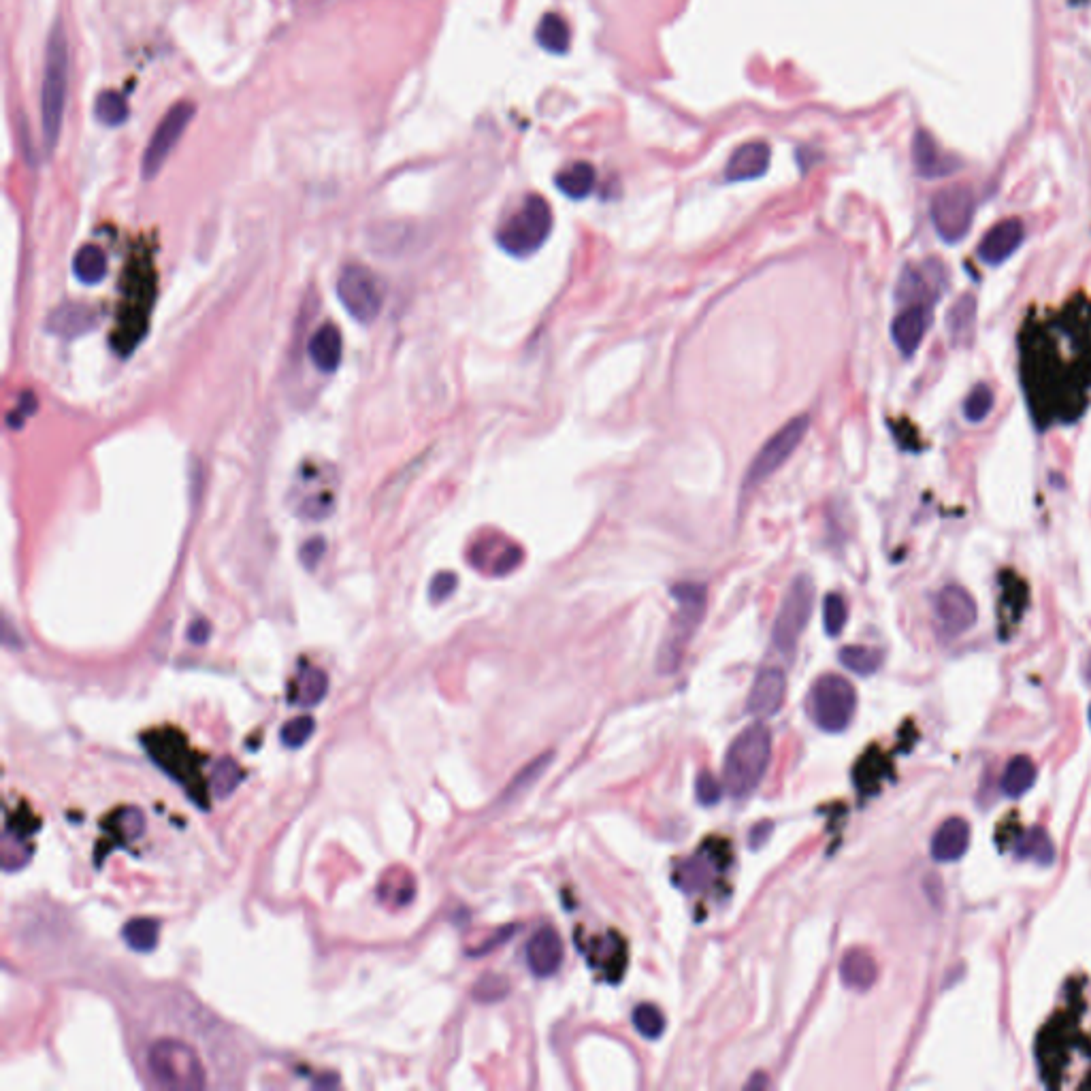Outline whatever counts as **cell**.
Instances as JSON below:
<instances>
[{
    "label": "cell",
    "instance_id": "18",
    "mask_svg": "<svg viewBox=\"0 0 1091 1091\" xmlns=\"http://www.w3.org/2000/svg\"><path fill=\"white\" fill-rule=\"evenodd\" d=\"M1023 241V224L1017 218L1002 220L981 239L979 258L985 265L998 267L1011 258Z\"/></svg>",
    "mask_w": 1091,
    "mask_h": 1091
},
{
    "label": "cell",
    "instance_id": "39",
    "mask_svg": "<svg viewBox=\"0 0 1091 1091\" xmlns=\"http://www.w3.org/2000/svg\"><path fill=\"white\" fill-rule=\"evenodd\" d=\"M128 103L116 90H105L99 94L94 105V116L105 126H122L128 120Z\"/></svg>",
    "mask_w": 1091,
    "mask_h": 1091
},
{
    "label": "cell",
    "instance_id": "31",
    "mask_svg": "<svg viewBox=\"0 0 1091 1091\" xmlns=\"http://www.w3.org/2000/svg\"><path fill=\"white\" fill-rule=\"evenodd\" d=\"M329 693V676L320 667L305 665L295 680V704L312 708L318 706Z\"/></svg>",
    "mask_w": 1091,
    "mask_h": 1091
},
{
    "label": "cell",
    "instance_id": "37",
    "mask_svg": "<svg viewBox=\"0 0 1091 1091\" xmlns=\"http://www.w3.org/2000/svg\"><path fill=\"white\" fill-rule=\"evenodd\" d=\"M107 829L116 836L120 844H126L130 840H137L145 832V817L139 808L124 806L118 812H113L111 821H107Z\"/></svg>",
    "mask_w": 1091,
    "mask_h": 1091
},
{
    "label": "cell",
    "instance_id": "26",
    "mask_svg": "<svg viewBox=\"0 0 1091 1091\" xmlns=\"http://www.w3.org/2000/svg\"><path fill=\"white\" fill-rule=\"evenodd\" d=\"M309 358L312 363L324 371L333 373L341 363V333L335 324H324L314 337L309 339Z\"/></svg>",
    "mask_w": 1091,
    "mask_h": 1091
},
{
    "label": "cell",
    "instance_id": "6",
    "mask_svg": "<svg viewBox=\"0 0 1091 1091\" xmlns=\"http://www.w3.org/2000/svg\"><path fill=\"white\" fill-rule=\"evenodd\" d=\"M552 233V209L542 194H529L514 216L497 231L503 252L527 258L540 250Z\"/></svg>",
    "mask_w": 1091,
    "mask_h": 1091
},
{
    "label": "cell",
    "instance_id": "2",
    "mask_svg": "<svg viewBox=\"0 0 1091 1091\" xmlns=\"http://www.w3.org/2000/svg\"><path fill=\"white\" fill-rule=\"evenodd\" d=\"M772 759V734L770 729L755 723L746 727L742 734L731 742L723 761V787L725 791L744 800L751 795L768 772Z\"/></svg>",
    "mask_w": 1091,
    "mask_h": 1091
},
{
    "label": "cell",
    "instance_id": "12",
    "mask_svg": "<svg viewBox=\"0 0 1091 1091\" xmlns=\"http://www.w3.org/2000/svg\"><path fill=\"white\" fill-rule=\"evenodd\" d=\"M194 111L197 109H194L190 101H182L175 107H171L167 111V116L160 120L143 154V162H141L143 179H154L160 173L162 165H165L167 158L175 150V145L179 143V139H182L184 130L192 122Z\"/></svg>",
    "mask_w": 1091,
    "mask_h": 1091
},
{
    "label": "cell",
    "instance_id": "7",
    "mask_svg": "<svg viewBox=\"0 0 1091 1091\" xmlns=\"http://www.w3.org/2000/svg\"><path fill=\"white\" fill-rule=\"evenodd\" d=\"M857 710V693L849 680L838 674H825L814 682L808 693V714L823 731L838 734L851 725Z\"/></svg>",
    "mask_w": 1091,
    "mask_h": 1091
},
{
    "label": "cell",
    "instance_id": "41",
    "mask_svg": "<svg viewBox=\"0 0 1091 1091\" xmlns=\"http://www.w3.org/2000/svg\"><path fill=\"white\" fill-rule=\"evenodd\" d=\"M633 1025L644 1038L657 1040L665 1032V1015L659 1011L655 1004H640L633 1011Z\"/></svg>",
    "mask_w": 1091,
    "mask_h": 1091
},
{
    "label": "cell",
    "instance_id": "27",
    "mask_svg": "<svg viewBox=\"0 0 1091 1091\" xmlns=\"http://www.w3.org/2000/svg\"><path fill=\"white\" fill-rule=\"evenodd\" d=\"M878 976L874 957L861 949H853L842 957L840 979L842 983L855 991H868Z\"/></svg>",
    "mask_w": 1091,
    "mask_h": 1091
},
{
    "label": "cell",
    "instance_id": "20",
    "mask_svg": "<svg viewBox=\"0 0 1091 1091\" xmlns=\"http://www.w3.org/2000/svg\"><path fill=\"white\" fill-rule=\"evenodd\" d=\"M523 561V550L514 542L503 540H480L471 550V563L480 569H486L493 576H506Z\"/></svg>",
    "mask_w": 1091,
    "mask_h": 1091
},
{
    "label": "cell",
    "instance_id": "45",
    "mask_svg": "<svg viewBox=\"0 0 1091 1091\" xmlns=\"http://www.w3.org/2000/svg\"><path fill=\"white\" fill-rule=\"evenodd\" d=\"M508 991H510V985H508L506 979H503V976L486 974L476 983L474 996L480 1002H497L501 998H506Z\"/></svg>",
    "mask_w": 1091,
    "mask_h": 1091
},
{
    "label": "cell",
    "instance_id": "40",
    "mask_svg": "<svg viewBox=\"0 0 1091 1091\" xmlns=\"http://www.w3.org/2000/svg\"><path fill=\"white\" fill-rule=\"evenodd\" d=\"M241 780H243V772L239 765L231 757H224L222 761L216 763L214 772H211V789H214L216 797L224 800V797L235 793Z\"/></svg>",
    "mask_w": 1091,
    "mask_h": 1091
},
{
    "label": "cell",
    "instance_id": "32",
    "mask_svg": "<svg viewBox=\"0 0 1091 1091\" xmlns=\"http://www.w3.org/2000/svg\"><path fill=\"white\" fill-rule=\"evenodd\" d=\"M1036 763L1025 757V755H1017L1013 757L1011 761H1008L1006 765V772H1004V778H1002V789L1008 797H1021L1028 793L1034 783H1036Z\"/></svg>",
    "mask_w": 1091,
    "mask_h": 1091
},
{
    "label": "cell",
    "instance_id": "47",
    "mask_svg": "<svg viewBox=\"0 0 1091 1091\" xmlns=\"http://www.w3.org/2000/svg\"><path fill=\"white\" fill-rule=\"evenodd\" d=\"M550 759H552V755H550V753H548V755H544V757H540V759H535V761H533V763L529 765V768H525V770H523V774H520V776H518V778L514 780V783H512V787H510V793H516V791H525L527 787L535 785V783H537V778H540V776H542V774L546 772V768H548V763H550Z\"/></svg>",
    "mask_w": 1091,
    "mask_h": 1091
},
{
    "label": "cell",
    "instance_id": "1",
    "mask_svg": "<svg viewBox=\"0 0 1091 1091\" xmlns=\"http://www.w3.org/2000/svg\"><path fill=\"white\" fill-rule=\"evenodd\" d=\"M156 301V271L152 260L137 256L126 271L118 322L111 341L120 354H130L150 327V312Z\"/></svg>",
    "mask_w": 1091,
    "mask_h": 1091
},
{
    "label": "cell",
    "instance_id": "3",
    "mask_svg": "<svg viewBox=\"0 0 1091 1091\" xmlns=\"http://www.w3.org/2000/svg\"><path fill=\"white\" fill-rule=\"evenodd\" d=\"M67 84H69V43L64 35L62 24H56L47 39L45 50V73L41 90V126H43V145L45 152L52 154L60 139L64 103H67Z\"/></svg>",
    "mask_w": 1091,
    "mask_h": 1091
},
{
    "label": "cell",
    "instance_id": "44",
    "mask_svg": "<svg viewBox=\"0 0 1091 1091\" xmlns=\"http://www.w3.org/2000/svg\"><path fill=\"white\" fill-rule=\"evenodd\" d=\"M846 618H849L846 601L838 593L827 595L825 601H823V625H825L827 635L838 638V635L844 629V625H846Z\"/></svg>",
    "mask_w": 1091,
    "mask_h": 1091
},
{
    "label": "cell",
    "instance_id": "21",
    "mask_svg": "<svg viewBox=\"0 0 1091 1091\" xmlns=\"http://www.w3.org/2000/svg\"><path fill=\"white\" fill-rule=\"evenodd\" d=\"M99 324V314L86 303H62L47 318V331L62 339H75L90 333Z\"/></svg>",
    "mask_w": 1091,
    "mask_h": 1091
},
{
    "label": "cell",
    "instance_id": "10",
    "mask_svg": "<svg viewBox=\"0 0 1091 1091\" xmlns=\"http://www.w3.org/2000/svg\"><path fill=\"white\" fill-rule=\"evenodd\" d=\"M812 601H814L812 580L808 576H797L791 582L783 604H780V610L774 621V629H772V642L783 655L795 653V646L797 642H800L802 633L810 621Z\"/></svg>",
    "mask_w": 1091,
    "mask_h": 1091
},
{
    "label": "cell",
    "instance_id": "19",
    "mask_svg": "<svg viewBox=\"0 0 1091 1091\" xmlns=\"http://www.w3.org/2000/svg\"><path fill=\"white\" fill-rule=\"evenodd\" d=\"M725 857L723 851H712V842L708 844V853L699 851L695 857L680 863L674 881L685 891H704L714 881V876L723 872Z\"/></svg>",
    "mask_w": 1091,
    "mask_h": 1091
},
{
    "label": "cell",
    "instance_id": "34",
    "mask_svg": "<svg viewBox=\"0 0 1091 1091\" xmlns=\"http://www.w3.org/2000/svg\"><path fill=\"white\" fill-rule=\"evenodd\" d=\"M535 41L550 54H565L569 50V26L559 13H546L535 30Z\"/></svg>",
    "mask_w": 1091,
    "mask_h": 1091
},
{
    "label": "cell",
    "instance_id": "28",
    "mask_svg": "<svg viewBox=\"0 0 1091 1091\" xmlns=\"http://www.w3.org/2000/svg\"><path fill=\"white\" fill-rule=\"evenodd\" d=\"M887 776H889V761L881 751H878V748H870V751L857 761L853 770L855 787L863 795H874L878 789H881V783Z\"/></svg>",
    "mask_w": 1091,
    "mask_h": 1091
},
{
    "label": "cell",
    "instance_id": "51",
    "mask_svg": "<svg viewBox=\"0 0 1091 1091\" xmlns=\"http://www.w3.org/2000/svg\"><path fill=\"white\" fill-rule=\"evenodd\" d=\"M1089 725H1091V706H1089Z\"/></svg>",
    "mask_w": 1091,
    "mask_h": 1091
},
{
    "label": "cell",
    "instance_id": "49",
    "mask_svg": "<svg viewBox=\"0 0 1091 1091\" xmlns=\"http://www.w3.org/2000/svg\"><path fill=\"white\" fill-rule=\"evenodd\" d=\"M324 555V542L320 540V537H316V540H309L303 548H301V561L305 567L314 569L316 563L320 561V557Z\"/></svg>",
    "mask_w": 1091,
    "mask_h": 1091
},
{
    "label": "cell",
    "instance_id": "13",
    "mask_svg": "<svg viewBox=\"0 0 1091 1091\" xmlns=\"http://www.w3.org/2000/svg\"><path fill=\"white\" fill-rule=\"evenodd\" d=\"M145 746H148L152 759L160 763V768L177 778L186 789L190 787V793L194 795L192 785H199V774L192 765V753L188 751L186 740L169 731V734H152L150 738H145Z\"/></svg>",
    "mask_w": 1091,
    "mask_h": 1091
},
{
    "label": "cell",
    "instance_id": "11",
    "mask_svg": "<svg viewBox=\"0 0 1091 1091\" xmlns=\"http://www.w3.org/2000/svg\"><path fill=\"white\" fill-rule=\"evenodd\" d=\"M932 222L944 243L962 241L974 220V192L966 184L942 188L932 199Z\"/></svg>",
    "mask_w": 1091,
    "mask_h": 1091
},
{
    "label": "cell",
    "instance_id": "30",
    "mask_svg": "<svg viewBox=\"0 0 1091 1091\" xmlns=\"http://www.w3.org/2000/svg\"><path fill=\"white\" fill-rule=\"evenodd\" d=\"M1015 855L1025 861H1034L1038 866H1051L1055 861V846L1047 836L1045 829H1025L1015 842Z\"/></svg>",
    "mask_w": 1091,
    "mask_h": 1091
},
{
    "label": "cell",
    "instance_id": "16",
    "mask_svg": "<svg viewBox=\"0 0 1091 1091\" xmlns=\"http://www.w3.org/2000/svg\"><path fill=\"white\" fill-rule=\"evenodd\" d=\"M932 322L930 303H913L904 307L891 322V339L904 358L915 356Z\"/></svg>",
    "mask_w": 1091,
    "mask_h": 1091
},
{
    "label": "cell",
    "instance_id": "14",
    "mask_svg": "<svg viewBox=\"0 0 1091 1091\" xmlns=\"http://www.w3.org/2000/svg\"><path fill=\"white\" fill-rule=\"evenodd\" d=\"M936 618L944 638H957L976 623V604L962 586H947L936 597Z\"/></svg>",
    "mask_w": 1091,
    "mask_h": 1091
},
{
    "label": "cell",
    "instance_id": "43",
    "mask_svg": "<svg viewBox=\"0 0 1091 1091\" xmlns=\"http://www.w3.org/2000/svg\"><path fill=\"white\" fill-rule=\"evenodd\" d=\"M993 407V390L987 384H976L964 403V416L968 422H983Z\"/></svg>",
    "mask_w": 1091,
    "mask_h": 1091
},
{
    "label": "cell",
    "instance_id": "5",
    "mask_svg": "<svg viewBox=\"0 0 1091 1091\" xmlns=\"http://www.w3.org/2000/svg\"><path fill=\"white\" fill-rule=\"evenodd\" d=\"M145 1066L152 1079L169 1089H203L207 1085V1072L201 1055L184 1040L160 1038L152 1042Z\"/></svg>",
    "mask_w": 1091,
    "mask_h": 1091
},
{
    "label": "cell",
    "instance_id": "25",
    "mask_svg": "<svg viewBox=\"0 0 1091 1091\" xmlns=\"http://www.w3.org/2000/svg\"><path fill=\"white\" fill-rule=\"evenodd\" d=\"M591 964L599 970H604L606 979L610 983H618L627 968V947L625 940L618 934H610L608 938H599L591 944Z\"/></svg>",
    "mask_w": 1091,
    "mask_h": 1091
},
{
    "label": "cell",
    "instance_id": "50",
    "mask_svg": "<svg viewBox=\"0 0 1091 1091\" xmlns=\"http://www.w3.org/2000/svg\"><path fill=\"white\" fill-rule=\"evenodd\" d=\"M209 635H211V625H209L207 621H203V618H199V621H194V623L190 625V629H188V640H190L192 644H197V646L205 644V642L209 640Z\"/></svg>",
    "mask_w": 1091,
    "mask_h": 1091
},
{
    "label": "cell",
    "instance_id": "48",
    "mask_svg": "<svg viewBox=\"0 0 1091 1091\" xmlns=\"http://www.w3.org/2000/svg\"><path fill=\"white\" fill-rule=\"evenodd\" d=\"M457 582H459V578L454 574H450V572L437 574L433 578V582H431V589H429L433 604H442V601H446L454 593V589H457Z\"/></svg>",
    "mask_w": 1091,
    "mask_h": 1091
},
{
    "label": "cell",
    "instance_id": "15",
    "mask_svg": "<svg viewBox=\"0 0 1091 1091\" xmlns=\"http://www.w3.org/2000/svg\"><path fill=\"white\" fill-rule=\"evenodd\" d=\"M787 695V676L780 667H763L755 676V682L748 693L746 710L757 719H770L780 712Z\"/></svg>",
    "mask_w": 1091,
    "mask_h": 1091
},
{
    "label": "cell",
    "instance_id": "36",
    "mask_svg": "<svg viewBox=\"0 0 1091 1091\" xmlns=\"http://www.w3.org/2000/svg\"><path fill=\"white\" fill-rule=\"evenodd\" d=\"M122 938L130 949L137 953H152L158 947L160 938V921L150 917L130 919L122 927Z\"/></svg>",
    "mask_w": 1091,
    "mask_h": 1091
},
{
    "label": "cell",
    "instance_id": "24",
    "mask_svg": "<svg viewBox=\"0 0 1091 1091\" xmlns=\"http://www.w3.org/2000/svg\"><path fill=\"white\" fill-rule=\"evenodd\" d=\"M970 846V825L959 819L951 817L944 821L938 832L932 838V857L940 863H951L962 859Z\"/></svg>",
    "mask_w": 1091,
    "mask_h": 1091
},
{
    "label": "cell",
    "instance_id": "42",
    "mask_svg": "<svg viewBox=\"0 0 1091 1091\" xmlns=\"http://www.w3.org/2000/svg\"><path fill=\"white\" fill-rule=\"evenodd\" d=\"M314 731H316L314 716L303 714V716H297V719L288 721L282 727L280 740L286 748H290V751H297V748H301L309 738L314 736Z\"/></svg>",
    "mask_w": 1091,
    "mask_h": 1091
},
{
    "label": "cell",
    "instance_id": "46",
    "mask_svg": "<svg viewBox=\"0 0 1091 1091\" xmlns=\"http://www.w3.org/2000/svg\"><path fill=\"white\" fill-rule=\"evenodd\" d=\"M695 795H697V800L702 806H714V804H719V800L723 797V785L714 778V774L704 770V772H699V776L695 780Z\"/></svg>",
    "mask_w": 1091,
    "mask_h": 1091
},
{
    "label": "cell",
    "instance_id": "35",
    "mask_svg": "<svg viewBox=\"0 0 1091 1091\" xmlns=\"http://www.w3.org/2000/svg\"><path fill=\"white\" fill-rule=\"evenodd\" d=\"M73 273L75 278L86 286L103 282L107 275L105 252L99 246H84L73 258Z\"/></svg>",
    "mask_w": 1091,
    "mask_h": 1091
},
{
    "label": "cell",
    "instance_id": "29",
    "mask_svg": "<svg viewBox=\"0 0 1091 1091\" xmlns=\"http://www.w3.org/2000/svg\"><path fill=\"white\" fill-rule=\"evenodd\" d=\"M555 184L565 194V197L574 199V201H582V199L589 197V194L595 188V184H597L595 167L589 165V162H582V160L574 162V165L561 169V173L555 177Z\"/></svg>",
    "mask_w": 1091,
    "mask_h": 1091
},
{
    "label": "cell",
    "instance_id": "33",
    "mask_svg": "<svg viewBox=\"0 0 1091 1091\" xmlns=\"http://www.w3.org/2000/svg\"><path fill=\"white\" fill-rule=\"evenodd\" d=\"M974 316H976V299L972 295H962L949 309L947 329L955 346H962L970 341L974 331Z\"/></svg>",
    "mask_w": 1091,
    "mask_h": 1091
},
{
    "label": "cell",
    "instance_id": "17",
    "mask_svg": "<svg viewBox=\"0 0 1091 1091\" xmlns=\"http://www.w3.org/2000/svg\"><path fill=\"white\" fill-rule=\"evenodd\" d=\"M563 955H565L563 940L559 932L552 930V927L548 925L542 927V930H537L527 944V966L535 976H540V979H548V976L559 972L563 964Z\"/></svg>",
    "mask_w": 1091,
    "mask_h": 1091
},
{
    "label": "cell",
    "instance_id": "22",
    "mask_svg": "<svg viewBox=\"0 0 1091 1091\" xmlns=\"http://www.w3.org/2000/svg\"><path fill=\"white\" fill-rule=\"evenodd\" d=\"M770 158H772V150L765 141L744 143L742 148H738L734 154H731L727 162V169H725L727 182H748V179H757L765 175V171H768L770 167Z\"/></svg>",
    "mask_w": 1091,
    "mask_h": 1091
},
{
    "label": "cell",
    "instance_id": "23",
    "mask_svg": "<svg viewBox=\"0 0 1091 1091\" xmlns=\"http://www.w3.org/2000/svg\"><path fill=\"white\" fill-rule=\"evenodd\" d=\"M913 162L917 173L925 179L947 177L959 167L957 160L944 154L938 148V143L932 139V135L925 133V130H917L913 139Z\"/></svg>",
    "mask_w": 1091,
    "mask_h": 1091
},
{
    "label": "cell",
    "instance_id": "8",
    "mask_svg": "<svg viewBox=\"0 0 1091 1091\" xmlns=\"http://www.w3.org/2000/svg\"><path fill=\"white\" fill-rule=\"evenodd\" d=\"M808 427H810V418L806 414L795 416L783 429H778L768 442L763 444V448L757 452V457L753 459L751 467H748L746 471V478L742 482L744 493L755 491V488H759L765 480L774 476L776 471L793 457V452L804 442Z\"/></svg>",
    "mask_w": 1091,
    "mask_h": 1091
},
{
    "label": "cell",
    "instance_id": "38",
    "mask_svg": "<svg viewBox=\"0 0 1091 1091\" xmlns=\"http://www.w3.org/2000/svg\"><path fill=\"white\" fill-rule=\"evenodd\" d=\"M840 661L846 670L859 676H872L874 672L881 670L883 653L868 646H846L840 650Z\"/></svg>",
    "mask_w": 1091,
    "mask_h": 1091
},
{
    "label": "cell",
    "instance_id": "4",
    "mask_svg": "<svg viewBox=\"0 0 1091 1091\" xmlns=\"http://www.w3.org/2000/svg\"><path fill=\"white\" fill-rule=\"evenodd\" d=\"M672 597L676 599L678 610L672 618V625L665 633V640L659 650V670L663 674H672L685 657V650L697 627L702 625L706 614V586L695 582H680L672 586Z\"/></svg>",
    "mask_w": 1091,
    "mask_h": 1091
},
{
    "label": "cell",
    "instance_id": "9",
    "mask_svg": "<svg viewBox=\"0 0 1091 1091\" xmlns=\"http://www.w3.org/2000/svg\"><path fill=\"white\" fill-rule=\"evenodd\" d=\"M337 297L356 322L371 324L384 307V284L365 265H348L339 275Z\"/></svg>",
    "mask_w": 1091,
    "mask_h": 1091
}]
</instances>
